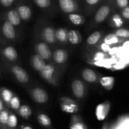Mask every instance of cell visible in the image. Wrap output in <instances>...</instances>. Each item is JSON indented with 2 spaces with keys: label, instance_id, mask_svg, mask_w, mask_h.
I'll return each mask as SVG.
<instances>
[{
  "label": "cell",
  "instance_id": "6da1fadb",
  "mask_svg": "<svg viewBox=\"0 0 129 129\" xmlns=\"http://www.w3.org/2000/svg\"><path fill=\"white\" fill-rule=\"evenodd\" d=\"M110 105L108 102L100 103L97 105L95 110L96 118L99 121H103L106 118L110 112Z\"/></svg>",
  "mask_w": 129,
  "mask_h": 129
},
{
  "label": "cell",
  "instance_id": "7a4b0ae2",
  "mask_svg": "<svg viewBox=\"0 0 129 129\" xmlns=\"http://www.w3.org/2000/svg\"><path fill=\"white\" fill-rule=\"evenodd\" d=\"M12 72L15 74L17 80L21 83H26L28 81V76L23 68L18 66H14L12 68Z\"/></svg>",
  "mask_w": 129,
  "mask_h": 129
},
{
  "label": "cell",
  "instance_id": "3957f363",
  "mask_svg": "<svg viewBox=\"0 0 129 129\" xmlns=\"http://www.w3.org/2000/svg\"><path fill=\"white\" fill-rule=\"evenodd\" d=\"M32 95L35 102L40 104L46 103L49 98L45 91L40 88L34 89L32 91Z\"/></svg>",
  "mask_w": 129,
  "mask_h": 129
},
{
  "label": "cell",
  "instance_id": "277c9868",
  "mask_svg": "<svg viewBox=\"0 0 129 129\" xmlns=\"http://www.w3.org/2000/svg\"><path fill=\"white\" fill-rule=\"evenodd\" d=\"M1 32L3 35L8 39H13L16 35L14 26L8 21H6L2 25Z\"/></svg>",
  "mask_w": 129,
  "mask_h": 129
},
{
  "label": "cell",
  "instance_id": "5b68a950",
  "mask_svg": "<svg viewBox=\"0 0 129 129\" xmlns=\"http://www.w3.org/2000/svg\"><path fill=\"white\" fill-rule=\"evenodd\" d=\"M72 90L74 96L78 98H81L84 96V86L83 82L79 79H76L72 83Z\"/></svg>",
  "mask_w": 129,
  "mask_h": 129
},
{
  "label": "cell",
  "instance_id": "8992f818",
  "mask_svg": "<svg viewBox=\"0 0 129 129\" xmlns=\"http://www.w3.org/2000/svg\"><path fill=\"white\" fill-rule=\"evenodd\" d=\"M36 49L39 55L43 59H50L52 55V52L47 44L44 42L39 43L37 45Z\"/></svg>",
  "mask_w": 129,
  "mask_h": 129
},
{
  "label": "cell",
  "instance_id": "52a82bcc",
  "mask_svg": "<svg viewBox=\"0 0 129 129\" xmlns=\"http://www.w3.org/2000/svg\"><path fill=\"white\" fill-rule=\"evenodd\" d=\"M110 11V8L109 6L108 5L102 6L96 13L95 16H94L95 21L98 23H101L108 16Z\"/></svg>",
  "mask_w": 129,
  "mask_h": 129
},
{
  "label": "cell",
  "instance_id": "ba28073f",
  "mask_svg": "<svg viewBox=\"0 0 129 129\" xmlns=\"http://www.w3.org/2000/svg\"><path fill=\"white\" fill-rule=\"evenodd\" d=\"M59 6L62 11L66 13H71L75 10L76 4L74 0H59Z\"/></svg>",
  "mask_w": 129,
  "mask_h": 129
},
{
  "label": "cell",
  "instance_id": "9c48e42d",
  "mask_svg": "<svg viewBox=\"0 0 129 129\" xmlns=\"http://www.w3.org/2000/svg\"><path fill=\"white\" fill-rule=\"evenodd\" d=\"M7 18L8 21L12 24L13 26H16L20 23L21 18L19 15L18 13L16 10H10L7 13Z\"/></svg>",
  "mask_w": 129,
  "mask_h": 129
},
{
  "label": "cell",
  "instance_id": "30bf717a",
  "mask_svg": "<svg viewBox=\"0 0 129 129\" xmlns=\"http://www.w3.org/2000/svg\"><path fill=\"white\" fill-rule=\"evenodd\" d=\"M3 54L5 58L11 61L16 60L18 57V53L16 49L11 46H8L5 47L3 50Z\"/></svg>",
  "mask_w": 129,
  "mask_h": 129
},
{
  "label": "cell",
  "instance_id": "8fae6325",
  "mask_svg": "<svg viewBox=\"0 0 129 129\" xmlns=\"http://www.w3.org/2000/svg\"><path fill=\"white\" fill-rule=\"evenodd\" d=\"M54 71H55V69H54V67L52 65H51V64H45V66L40 72H41V74L43 78L45 80L49 81L52 78Z\"/></svg>",
  "mask_w": 129,
  "mask_h": 129
},
{
  "label": "cell",
  "instance_id": "7c38bea8",
  "mask_svg": "<svg viewBox=\"0 0 129 129\" xmlns=\"http://www.w3.org/2000/svg\"><path fill=\"white\" fill-rule=\"evenodd\" d=\"M42 35L44 39L49 44H52L55 42V31L51 27H47L44 28L42 31Z\"/></svg>",
  "mask_w": 129,
  "mask_h": 129
},
{
  "label": "cell",
  "instance_id": "4fadbf2b",
  "mask_svg": "<svg viewBox=\"0 0 129 129\" xmlns=\"http://www.w3.org/2000/svg\"><path fill=\"white\" fill-rule=\"evenodd\" d=\"M18 13L21 19L23 20H27L31 15V11L30 7L26 5H21L18 8Z\"/></svg>",
  "mask_w": 129,
  "mask_h": 129
},
{
  "label": "cell",
  "instance_id": "5bb4252c",
  "mask_svg": "<svg viewBox=\"0 0 129 129\" xmlns=\"http://www.w3.org/2000/svg\"><path fill=\"white\" fill-rule=\"evenodd\" d=\"M32 64L34 69L37 71H41L42 69L45 66V63L44 59L39 55H34L32 57Z\"/></svg>",
  "mask_w": 129,
  "mask_h": 129
},
{
  "label": "cell",
  "instance_id": "9a60e30c",
  "mask_svg": "<svg viewBox=\"0 0 129 129\" xmlns=\"http://www.w3.org/2000/svg\"><path fill=\"white\" fill-rule=\"evenodd\" d=\"M53 58L57 64H62L66 61L67 58L66 53L62 49H57L53 54Z\"/></svg>",
  "mask_w": 129,
  "mask_h": 129
},
{
  "label": "cell",
  "instance_id": "2e32d148",
  "mask_svg": "<svg viewBox=\"0 0 129 129\" xmlns=\"http://www.w3.org/2000/svg\"><path fill=\"white\" fill-rule=\"evenodd\" d=\"M83 79L89 83H93L96 80V74L91 69H85L82 73Z\"/></svg>",
  "mask_w": 129,
  "mask_h": 129
},
{
  "label": "cell",
  "instance_id": "e0dca14e",
  "mask_svg": "<svg viewBox=\"0 0 129 129\" xmlns=\"http://www.w3.org/2000/svg\"><path fill=\"white\" fill-rule=\"evenodd\" d=\"M101 85L107 89H111L113 88L115 83V78L112 76H105L101 78Z\"/></svg>",
  "mask_w": 129,
  "mask_h": 129
},
{
  "label": "cell",
  "instance_id": "ac0fdd59",
  "mask_svg": "<svg viewBox=\"0 0 129 129\" xmlns=\"http://www.w3.org/2000/svg\"><path fill=\"white\" fill-rule=\"evenodd\" d=\"M9 114L10 113L6 110L3 109L0 112V129H7L6 125Z\"/></svg>",
  "mask_w": 129,
  "mask_h": 129
},
{
  "label": "cell",
  "instance_id": "d6986e66",
  "mask_svg": "<svg viewBox=\"0 0 129 129\" xmlns=\"http://www.w3.org/2000/svg\"><path fill=\"white\" fill-rule=\"evenodd\" d=\"M37 120L39 123L45 127H49L51 125V120L47 115L41 113L37 117Z\"/></svg>",
  "mask_w": 129,
  "mask_h": 129
},
{
  "label": "cell",
  "instance_id": "ffe728a7",
  "mask_svg": "<svg viewBox=\"0 0 129 129\" xmlns=\"http://www.w3.org/2000/svg\"><path fill=\"white\" fill-rule=\"evenodd\" d=\"M18 112L20 115L23 118H28L31 116V110L28 105H24L20 107L18 109Z\"/></svg>",
  "mask_w": 129,
  "mask_h": 129
},
{
  "label": "cell",
  "instance_id": "44dd1931",
  "mask_svg": "<svg viewBox=\"0 0 129 129\" xmlns=\"http://www.w3.org/2000/svg\"><path fill=\"white\" fill-rule=\"evenodd\" d=\"M18 125L17 117L15 114H9L8 119L6 128L7 129H14Z\"/></svg>",
  "mask_w": 129,
  "mask_h": 129
},
{
  "label": "cell",
  "instance_id": "7402d4cb",
  "mask_svg": "<svg viewBox=\"0 0 129 129\" xmlns=\"http://www.w3.org/2000/svg\"><path fill=\"white\" fill-rule=\"evenodd\" d=\"M101 39V34L100 31H94L91 34L87 39V43L89 45H94Z\"/></svg>",
  "mask_w": 129,
  "mask_h": 129
},
{
  "label": "cell",
  "instance_id": "603a6c76",
  "mask_svg": "<svg viewBox=\"0 0 129 129\" xmlns=\"http://www.w3.org/2000/svg\"><path fill=\"white\" fill-rule=\"evenodd\" d=\"M119 41L118 37L115 34H110L105 37L104 39V43L107 45H113L117 44Z\"/></svg>",
  "mask_w": 129,
  "mask_h": 129
},
{
  "label": "cell",
  "instance_id": "cb8c5ba5",
  "mask_svg": "<svg viewBox=\"0 0 129 129\" xmlns=\"http://www.w3.org/2000/svg\"><path fill=\"white\" fill-rule=\"evenodd\" d=\"M55 39H57L59 41L64 42L67 40L68 39V34L66 31L63 28H59L55 33Z\"/></svg>",
  "mask_w": 129,
  "mask_h": 129
},
{
  "label": "cell",
  "instance_id": "d4e9b609",
  "mask_svg": "<svg viewBox=\"0 0 129 129\" xmlns=\"http://www.w3.org/2000/svg\"><path fill=\"white\" fill-rule=\"evenodd\" d=\"M68 38L69 39V42L73 44H78L79 41V35L75 30H70L69 34H68Z\"/></svg>",
  "mask_w": 129,
  "mask_h": 129
},
{
  "label": "cell",
  "instance_id": "484cf974",
  "mask_svg": "<svg viewBox=\"0 0 129 129\" xmlns=\"http://www.w3.org/2000/svg\"><path fill=\"white\" fill-rule=\"evenodd\" d=\"M1 96L3 101L6 103H9L11 98L13 96L12 92L8 89H3L1 91Z\"/></svg>",
  "mask_w": 129,
  "mask_h": 129
},
{
  "label": "cell",
  "instance_id": "4316f807",
  "mask_svg": "<svg viewBox=\"0 0 129 129\" xmlns=\"http://www.w3.org/2000/svg\"><path fill=\"white\" fill-rule=\"evenodd\" d=\"M69 18L73 24L76 25H79L83 22V18L81 16L78 14H70Z\"/></svg>",
  "mask_w": 129,
  "mask_h": 129
},
{
  "label": "cell",
  "instance_id": "83f0119b",
  "mask_svg": "<svg viewBox=\"0 0 129 129\" xmlns=\"http://www.w3.org/2000/svg\"><path fill=\"white\" fill-rule=\"evenodd\" d=\"M10 107L13 110H18L20 107V99L17 96H13L10 102H9Z\"/></svg>",
  "mask_w": 129,
  "mask_h": 129
},
{
  "label": "cell",
  "instance_id": "f1b7e54d",
  "mask_svg": "<svg viewBox=\"0 0 129 129\" xmlns=\"http://www.w3.org/2000/svg\"><path fill=\"white\" fill-rule=\"evenodd\" d=\"M69 129H87V127L84 123L78 121L71 123Z\"/></svg>",
  "mask_w": 129,
  "mask_h": 129
},
{
  "label": "cell",
  "instance_id": "f546056e",
  "mask_svg": "<svg viewBox=\"0 0 129 129\" xmlns=\"http://www.w3.org/2000/svg\"><path fill=\"white\" fill-rule=\"evenodd\" d=\"M36 5L41 8H47L50 5V0H34Z\"/></svg>",
  "mask_w": 129,
  "mask_h": 129
},
{
  "label": "cell",
  "instance_id": "4dcf8cb0",
  "mask_svg": "<svg viewBox=\"0 0 129 129\" xmlns=\"http://www.w3.org/2000/svg\"><path fill=\"white\" fill-rule=\"evenodd\" d=\"M115 34L118 37L124 38H128L129 37V31L127 29L125 28H120L116 31Z\"/></svg>",
  "mask_w": 129,
  "mask_h": 129
},
{
  "label": "cell",
  "instance_id": "1f68e13d",
  "mask_svg": "<svg viewBox=\"0 0 129 129\" xmlns=\"http://www.w3.org/2000/svg\"><path fill=\"white\" fill-rule=\"evenodd\" d=\"M113 21L114 22L115 25L117 27H120L121 26H122L123 25V21L122 20V18L120 17L119 15L118 14H116L113 16Z\"/></svg>",
  "mask_w": 129,
  "mask_h": 129
},
{
  "label": "cell",
  "instance_id": "d6a6232c",
  "mask_svg": "<svg viewBox=\"0 0 129 129\" xmlns=\"http://www.w3.org/2000/svg\"><path fill=\"white\" fill-rule=\"evenodd\" d=\"M62 110L63 111L67 112V113H74L76 111V108L74 105H64L62 107Z\"/></svg>",
  "mask_w": 129,
  "mask_h": 129
},
{
  "label": "cell",
  "instance_id": "836d02e7",
  "mask_svg": "<svg viewBox=\"0 0 129 129\" xmlns=\"http://www.w3.org/2000/svg\"><path fill=\"white\" fill-rule=\"evenodd\" d=\"M15 0H0V5L3 7H9L14 3Z\"/></svg>",
  "mask_w": 129,
  "mask_h": 129
},
{
  "label": "cell",
  "instance_id": "e575fe53",
  "mask_svg": "<svg viewBox=\"0 0 129 129\" xmlns=\"http://www.w3.org/2000/svg\"><path fill=\"white\" fill-rule=\"evenodd\" d=\"M117 4L120 8H124L128 6V0H117Z\"/></svg>",
  "mask_w": 129,
  "mask_h": 129
},
{
  "label": "cell",
  "instance_id": "d590c367",
  "mask_svg": "<svg viewBox=\"0 0 129 129\" xmlns=\"http://www.w3.org/2000/svg\"><path fill=\"white\" fill-rule=\"evenodd\" d=\"M104 53L101 52H99L96 53L95 54V56H94V60H96V61H100V60H102L103 59H104Z\"/></svg>",
  "mask_w": 129,
  "mask_h": 129
},
{
  "label": "cell",
  "instance_id": "8d00e7d4",
  "mask_svg": "<svg viewBox=\"0 0 129 129\" xmlns=\"http://www.w3.org/2000/svg\"><path fill=\"white\" fill-rule=\"evenodd\" d=\"M122 16L127 20L129 19V8L128 6L124 8L122 11Z\"/></svg>",
  "mask_w": 129,
  "mask_h": 129
},
{
  "label": "cell",
  "instance_id": "74e56055",
  "mask_svg": "<svg viewBox=\"0 0 129 129\" xmlns=\"http://www.w3.org/2000/svg\"><path fill=\"white\" fill-rule=\"evenodd\" d=\"M101 48H102V50L104 52H108L110 50V45H107V44H105V43L101 45Z\"/></svg>",
  "mask_w": 129,
  "mask_h": 129
},
{
  "label": "cell",
  "instance_id": "f35d334b",
  "mask_svg": "<svg viewBox=\"0 0 129 129\" xmlns=\"http://www.w3.org/2000/svg\"><path fill=\"white\" fill-rule=\"evenodd\" d=\"M100 0H86V2L89 5H95L98 3Z\"/></svg>",
  "mask_w": 129,
  "mask_h": 129
},
{
  "label": "cell",
  "instance_id": "ab89813d",
  "mask_svg": "<svg viewBox=\"0 0 129 129\" xmlns=\"http://www.w3.org/2000/svg\"><path fill=\"white\" fill-rule=\"evenodd\" d=\"M4 109V106H3V103L2 100L0 98V112H1L2 110Z\"/></svg>",
  "mask_w": 129,
  "mask_h": 129
},
{
  "label": "cell",
  "instance_id": "60d3db41",
  "mask_svg": "<svg viewBox=\"0 0 129 129\" xmlns=\"http://www.w3.org/2000/svg\"><path fill=\"white\" fill-rule=\"evenodd\" d=\"M21 129H33L30 126H24V127H22Z\"/></svg>",
  "mask_w": 129,
  "mask_h": 129
},
{
  "label": "cell",
  "instance_id": "b9f144b4",
  "mask_svg": "<svg viewBox=\"0 0 129 129\" xmlns=\"http://www.w3.org/2000/svg\"><path fill=\"white\" fill-rule=\"evenodd\" d=\"M0 75H1V73H0Z\"/></svg>",
  "mask_w": 129,
  "mask_h": 129
}]
</instances>
